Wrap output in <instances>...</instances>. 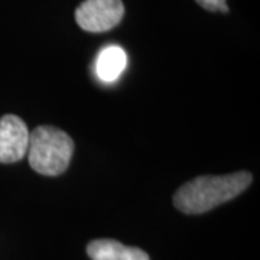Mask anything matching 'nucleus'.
<instances>
[{
    "instance_id": "obj_5",
    "label": "nucleus",
    "mask_w": 260,
    "mask_h": 260,
    "mask_svg": "<svg viewBox=\"0 0 260 260\" xmlns=\"http://www.w3.org/2000/svg\"><path fill=\"white\" fill-rule=\"evenodd\" d=\"M87 254L91 260H150L145 250L124 246L123 243L112 239L90 242L87 246Z\"/></svg>"
},
{
    "instance_id": "obj_6",
    "label": "nucleus",
    "mask_w": 260,
    "mask_h": 260,
    "mask_svg": "<svg viewBox=\"0 0 260 260\" xmlns=\"http://www.w3.org/2000/svg\"><path fill=\"white\" fill-rule=\"evenodd\" d=\"M127 65V55L124 49L117 45L104 48L95 61V74L104 83L116 81Z\"/></svg>"
},
{
    "instance_id": "obj_4",
    "label": "nucleus",
    "mask_w": 260,
    "mask_h": 260,
    "mask_svg": "<svg viewBox=\"0 0 260 260\" xmlns=\"http://www.w3.org/2000/svg\"><path fill=\"white\" fill-rule=\"evenodd\" d=\"M29 130L25 121L15 114L0 119V164L18 162L28 153Z\"/></svg>"
},
{
    "instance_id": "obj_2",
    "label": "nucleus",
    "mask_w": 260,
    "mask_h": 260,
    "mask_svg": "<svg viewBox=\"0 0 260 260\" xmlns=\"http://www.w3.org/2000/svg\"><path fill=\"white\" fill-rule=\"evenodd\" d=\"M74 152V142L64 130L39 126L29 133L28 156L32 169L47 177L62 174Z\"/></svg>"
},
{
    "instance_id": "obj_7",
    "label": "nucleus",
    "mask_w": 260,
    "mask_h": 260,
    "mask_svg": "<svg viewBox=\"0 0 260 260\" xmlns=\"http://www.w3.org/2000/svg\"><path fill=\"white\" fill-rule=\"evenodd\" d=\"M200 6L211 12H227V3L225 0H195Z\"/></svg>"
},
{
    "instance_id": "obj_3",
    "label": "nucleus",
    "mask_w": 260,
    "mask_h": 260,
    "mask_svg": "<svg viewBox=\"0 0 260 260\" xmlns=\"http://www.w3.org/2000/svg\"><path fill=\"white\" fill-rule=\"evenodd\" d=\"M123 15L121 0H85L75 10V20L84 30L99 34L117 26Z\"/></svg>"
},
{
    "instance_id": "obj_1",
    "label": "nucleus",
    "mask_w": 260,
    "mask_h": 260,
    "mask_svg": "<svg viewBox=\"0 0 260 260\" xmlns=\"http://www.w3.org/2000/svg\"><path fill=\"white\" fill-rule=\"evenodd\" d=\"M250 172L239 171L223 177L194 178L178 188L174 204L185 214H203L240 195L251 184Z\"/></svg>"
}]
</instances>
